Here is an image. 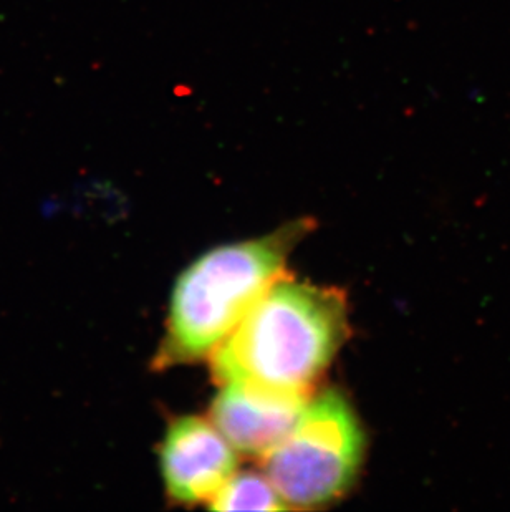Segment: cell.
I'll return each mask as SVG.
<instances>
[{
    "mask_svg": "<svg viewBox=\"0 0 510 512\" xmlns=\"http://www.w3.org/2000/svg\"><path fill=\"white\" fill-rule=\"evenodd\" d=\"M348 335L342 292L282 276L212 352L217 383L310 393Z\"/></svg>",
    "mask_w": 510,
    "mask_h": 512,
    "instance_id": "1",
    "label": "cell"
},
{
    "mask_svg": "<svg viewBox=\"0 0 510 512\" xmlns=\"http://www.w3.org/2000/svg\"><path fill=\"white\" fill-rule=\"evenodd\" d=\"M310 393L285 392L257 383H222L211 406L212 425L234 450L267 456L299 423Z\"/></svg>",
    "mask_w": 510,
    "mask_h": 512,
    "instance_id": "4",
    "label": "cell"
},
{
    "mask_svg": "<svg viewBox=\"0 0 510 512\" xmlns=\"http://www.w3.org/2000/svg\"><path fill=\"white\" fill-rule=\"evenodd\" d=\"M365 455V433L347 398H310L299 423L265 456V476L289 508L315 509L343 498Z\"/></svg>",
    "mask_w": 510,
    "mask_h": 512,
    "instance_id": "3",
    "label": "cell"
},
{
    "mask_svg": "<svg viewBox=\"0 0 510 512\" xmlns=\"http://www.w3.org/2000/svg\"><path fill=\"white\" fill-rule=\"evenodd\" d=\"M310 226V219L290 221L257 239L216 247L193 262L174 285L154 367L211 357L265 290L284 276L287 259Z\"/></svg>",
    "mask_w": 510,
    "mask_h": 512,
    "instance_id": "2",
    "label": "cell"
},
{
    "mask_svg": "<svg viewBox=\"0 0 510 512\" xmlns=\"http://www.w3.org/2000/svg\"><path fill=\"white\" fill-rule=\"evenodd\" d=\"M216 511H280L290 509L274 484L259 473H234L209 501Z\"/></svg>",
    "mask_w": 510,
    "mask_h": 512,
    "instance_id": "6",
    "label": "cell"
},
{
    "mask_svg": "<svg viewBox=\"0 0 510 512\" xmlns=\"http://www.w3.org/2000/svg\"><path fill=\"white\" fill-rule=\"evenodd\" d=\"M161 468L166 491L183 504L211 501L236 473V450L199 416L173 421L164 436Z\"/></svg>",
    "mask_w": 510,
    "mask_h": 512,
    "instance_id": "5",
    "label": "cell"
}]
</instances>
